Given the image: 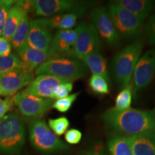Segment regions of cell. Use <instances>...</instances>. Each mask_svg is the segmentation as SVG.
I'll use <instances>...</instances> for the list:
<instances>
[{"mask_svg":"<svg viewBox=\"0 0 155 155\" xmlns=\"http://www.w3.org/2000/svg\"><path fill=\"white\" fill-rule=\"evenodd\" d=\"M145 32L148 43L155 47V13L150 17L145 25Z\"/></svg>","mask_w":155,"mask_h":155,"instance_id":"cell-30","label":"cell"},{"mask_svg":"<svg viewBox=\"0 0 155 155\" xmlns=\"http://www.w3.org/2000/svg\"><path fill=\"white\" fill-rule=\"evenodd\" d=\"M21 68H27L16 54L12 53L5 57H0V76L14 70Z\"/></svg>","mask_w":155,"mask_h":155,"instance_id":"cell-25","label":"cell"},{"mask_svg":"<svg viewBox=\"0 0 155 155\" xmlns=\"http://www.w3.org/2000/svg\"><path fill=\"white\" fill-rule=\"evenodd\" d=\"M155 75V50L145 53L137 62L133 73V95L147 88Z\"/></svg>","mask_w":155,"mask_h":155,"instance_id":"cell-11","label":"cell"},{"mask_svg":"<svg viewBox=\"0 0 155 155\" xmlns=\"http://www.w3.org/2000/svg\"><path fill=\"white\" fill-rule=\"evenodd\" d=\"M65 82L70 81L62 80L53 75H39L26 87L25 91L39 97L50 98L56 88Z\"/></svg>","mask_w":155,"mask_h":155,"instance_id":"cell-15","label":"cell"},{"mask_svg":"<svg viewBox=\"0 0 155 155\" xmlns=\"http://www.w3.org/2000/svg\"><path fill=\"white\" fill-rule=\"evenodd\" d=\"M112 2L144 21L154 7V2L150 0H117Z\"/></svg>","mask_w":155,"mask_h":155,"instance_id":"cell-17","label":"cell"},{"mask_svg":"<svg viewBox=\"0 0 155 155\" xmlns=\"http://www.w3.org/2000/svg\"><path fill=\"white\" fill-rule=\"evenodd\" d=\"M32 10L36 15L41 17H51L53 15L74 13L83 15L94 3L75 0H32Z\"/></svg>","mask_w":155,"mask_h":155,"instance_id":"cell-6","label":"cell"},{"mask_svg":"<svg viewBox=\"0 0 155 155\" xmlns=\"http://www.w3.org/2000/svg\"><path fill=\"white\" fill-rule=\"evenodd\" d=\"M26 14H28V12L22 7L17 4L13 5L7 14L2 37L10 42L21 20Z\"/></svg>","mask_w":155,"mask_h":155,"instance_id":"cell-18","label":"cell"},{"mask_svg":"<svg viewBox=\"0 0 155 155\" xmlns=\"http://www.w3.org/2000/svg\"><path fill=\"white\" fill-rule=\"evenodd\" d=\"M15 4H10V5L0 6V38L2 35L4 26H5V20L6 18H7V14H8L11 7L13 5H15Z\"/></svg>","mask_w":155,"mask_h":155,"instance_id":"cell-33","label":"cell"},{"mask_svg":"<svg viewBox=\"0 0 155 155\" xmlns=\"http://www.w3.org/2000/svg\"><path fill=\"white\" fill-rule=\"evenodd\" d=\"M81 61L90 70L92 75L104 77L109 82L110 79L107 64L105 58L100 53H93L85 56L81 58Z\"/></svg>","mask_w":155,"mask_h":155,"instance_id":"cell-21","label":"cell"},{"mask_svg":"<svg viewBox=\"0 0 155 155\" xmlns=\"http://www.w3.org/2000/svg\"><path fill=\"white\" fill-rule=\"evenodd\" d=\"M0 95H1V91H0Z\"/></svg>","mask_w":155,"mask_h":155,"instance_id":"cell-37","label":"cell"},{"mask_svg":"<svg viewBox=\"0 0 155 155\" xmlns=\"http://www.w3.org/2000/svg\"><path fill=\"white\" fill-rule=\"evenodd\" d=\"M133 97V85L129 83L125 88H124L116 96L115 105L113 107L116 111H125L131 108Z\"/></svg>","mask_w":155,"mask_h":155,"instance_id":"cell-24","label":"cell"},{"mask_svg":"<svg viewBox=\"0 0 155 155\" xmlns=\"http://www.w3.org/2000/svg\"><path fill=\"white\" fill-rule=\"evenodd\" d=\"M15 105L19 113L30 119H41L53 106L51 98H45L31 94L22 90L12 96Z\"/></svg>","mask_w":155,"mask_h":155,"instance_id":"cell-8","label":"cell"},{"mask_svg":"<svg viewBox=\"0 0 155 155\" xmlns=\"http://www.w3.org/2000/svg\"><path fill=\"white\" fill-rule=\"evenodd\" d=\"M77 36L73 52V58L81 60L85 56L99 53L101 40L91 23H81L77 27Z\"/></svg>","mask_w":155,"mask_h":155,"instance_id":"cell-9","label":"cell"},{"mask_svg":"<svg viewBox=\"0 0 155 155\" xmlns=\"http://www.w3.org/2000/svg\"><path fill=\"white\" fill-rule=\"evenodd\" d=\"M91 24L96 28L98 35L106 44L114 48L120 45V37L116 31L108 13L105 7H97L93 9L91 14Z\"/></svg>","mask_w":155,"mask_h":155,"instance_id":"cell-10","label":"cell"},{"mask_svg":"<svg viewBox=\"0 0 155 155\" xmlns=\"http://www.w3.org/2000/svg\"><path fill=\"white\" fill-rule=\"evenodd\" d=\"M53 40L51 30L45 26L40 19H33L30 22V29L26 44L33 49L48 53Z\"/></svg>","mask_w":155,"mask_h":155,"instance_id":"cell-14","label":"cell"},{"mask_svg":"<svg viewBox=\"0 0 155 155\" xmlns=\"http://www.w3.org/2000/svg\"><path fill=\"white\" fill-rule=\"evenodd\" d=\"M144 48V40L138 38L116 54L112 62V74L117 86L123 89L129 84Z\"/></svg>","mask_w":155,"mask_h":155,"instance_id":"cell-3","label":"cell"},{"mask_svg":"<svg viewBox=\"0 0 155 155\" xmlns=\"http://www.w3.org/2000/svg\"><path fill=\"white\" fill-rule=\"evenodd\" d=\"M133 155H155V135L129 137Z\"/></svg>","mask_w":155,"mask_h":155,"instance_id":"cell-20","label":"cell"},{"mask_svg":"<svg viewBox=\"0 0 155 155\" xmlns=\"http://www.w3.org/2000/svg\"><path fill=\"white\" fill-rule=\"evenodd\" d=\"M102 119L106 124L125 137L155 135L154 112L131 108L120 111L111 108L103 114Z\"/></svg>","mask_w":155,"mask_h":155,"instance_id":"cell-1","label":"cell"},{"mask_svg":"<svg viewBox=\"0 0 155 155\" xmlns=\"http://www.w3.org/2000/svg\"><path fill=\"white\" fill-rule=\"evenodd\" d=\"M111 155H133L129 138L125 136H114L108 142Z\"/></svg>","mask_w":155,"mask_h":155,"instance_id":"cell-22","label":"cell"},{"mask_svg":"<svg viewBox=\"0 0 155 155\" xmlns=\"http://www.w3.org/2000/svg\"><path fill=\"white\" fill-rule=\"evenodd\" d=\"M12 45L10 42L2 37L0 38V57H5L10 55L12 52Z\"/></svg>","mask_w":155,"mask_h":155,"instance_id":"cell-34","label":"cell"},{"mask_svg":"<svg viewBox=\"0 0 155 155\" xmlns=\"http://www.w3.org/2000/svg\"><path fill=\"white\" fill-rule=\"evenodd\" d=\"M36 74L53 75L62 80L73 82L86 75L87 67L81 60L73 58H57L48 60L40 65Z\"/></svg>","mask_w":155,"mask_h":155,"instance_id":"cell-5","label":"cell"},{"mask_svg":"<svg viewBox=\"0 0 155 155\" xmlns=\"http://www.w3.org/2000/svg\"><path fill=\"white\" fill-rule=\"evenodd\" d=\"M30 22L28 15L26 14L23 17L18 28H17L15 34L11 39L10 43L12 48H14L16 51L22 47L23 45L26 43L29 29H30Z\"/></svg>","mask_w":155,"mask_h":155,"instance_id":"cell-23","label":"cell"},{"mask_svg":"<svg viewBox=\"0 0 155 155\" xmlns=\"http://www.w3.org/2000/svg\"><path fill=\"white\" fill-rule=\"evenodd\" d=\"M16 1H13V0H0V6L10 5V4H15Z\"/></svg>","mask_w":155,"mask_h":155,"instance_id":"cell-35","label":"cell"},{"mask_svg":"<svg viewBox=\"0 0 155 155\" xmlns=\"http://www.w3.org/2000/svg\"><path fill=\"white\" fill-rule=\"evenodd\" d=\"M15 104L12 96L7 97L5 99L0 98V120L3 119L7 113L11 111L14 107Z\"/></svg>","mask_w":155,"mask_h":155,"instance_id":"cell-31","label":"cell"},{"mask_svg":"<svg viewBox=\"0 0 155 155\" xmlns=\"http://www.w3.org/2000/svg\"><path fill=\"white\" fill-rule=\"evenodd\" d=\"M73 88V82H65L64 83H62V84L59 85L56 88L55 91L53 92V94L50 98L52 100H58L65 98V97H67L68 96H69V94L72 91Z\"/></svg>","mask_w":155,"mask_h":155,"instance_id":"cell-29","label":"cell"},{"mask_svg":"<svg viewBox=\"0 0 155 155\" xmlns=\"http://www.w3.org/2000/svg\"><path fill=\"white\" fill-rule=\"evenodd\" d=\"M89 87L93 92L98 95H107L110 93L109 82L104 77L92 75L89 79Z\"/></svg>","mask_w":155,"mask_h":155,"instance_id":"cell-26","label":"cell"},{"mask_svg":"<svg viewBox=\"0 0 155 155\" xmlns=\"http://www.w3.org/2000/svg\"><path fill=\"white\" fill-rule=\"evenodd\" d=\"M107 9L120 38L132 40L140 35L144 20L113 2Z\"/></svg>","mask_w":155,"mask_h":155,"instance_id":"cell-7","label":"cell"},{"mask_svg":"<svg viewBox=\"0 0 155 155\" xmlns=\"http://www.w3.org/2000/svg\"><path fill=\"white\" fill-rule=\"evenodd\" d=\"M48 124H49L50 129L56 136H61L65 134L67 129H68L70 122L65 116H61L56 119H49Z\"/></svg>","mask_w":155,"mask_h":155,"instance_id":"cell-27","label":"cell"},{"mask_svg":"<svg viewBox=\"0 0 155 155\" xmlns=\"http://www.w3.org/2000/svg\"><path fill=\"white\" fill-rule=\"evenodd\" d=\"M29 139L35 150L45 154L68 150V146L58 138L42 119L30 120Z\"/></svg>","mask_w":155,"mask_h":155,"instance_id":"cell-4","label":"cell"},{"mask_svg":"<svg viewBox=\"0 0 155 155\" xmlns=\"http://www.w3.org/2000/svg\"><path fill=\"white\" fill-rule=\"evenodd\" d=\"M79 94H80V92L75 93V94H71L63 98L56 100L53 103L52 108H55V109L59 112H61V113H66L72 107L73 103L76 101Z\"/></svg>","mask_w":155,"mask_h":155,"instance_id":"cell-28","label":"cell"},{"mask_svg":"<svg viewBox=\"0 0 155 155\" xmlns=\"http://www.w3.org/2000/svg\"><path fill=\"white\" fill-rule=\"evenodd\" d=\"M26 130L24 120L17 112L0 120V155H19L24 148Z\"/></svg>","mask_w":155,"mask_h":155,"instance_id":"cell-2","label":"cell"},{"mask_svg":"<svg viewBox=\"0 0 155 155\" xmlns=\"http://www.w3.org/2000/svg\"><path fill=\"white\" fill-rule=\"evenodd\" d=\"M17 56L20 61L22 62L25 66L31 71L37 69L40 65L50 59L48 53L33 49L26 43L17 50Z\"/></svg>","mask_w":155,"mask_h":155,"instance_id":"cell-16","label":"cell"},{"mask_svg":"<svg viewBox=\"0 0 155 155\" xmlns=\"http://www.w3.org/2000/svg\"><path fill=\"white\" fill-rule=\"evenodd\" d=\"M82 139V133L78 129H71L67 131L65 135V139L71 144H76L80 142Z\"/></svg>","mask_w":155,"mask_h":155,"instance_id":"cell-32","label":"cell"},{"mask_svg":"<svg viewBox=\"0 0 155 155\" xmlns=\"http://www.w3.org/2000/svg\"><path fill=\"white\" fill-rule=\"evenodd\" d=\"M86 155H102L101 153L100 150L99 151H94V152H89L88 154H86Z\"/></svg>","mask_w":155,"mask_h":155,"instance_id":"cell-36","label":"cell"},{"mask_svg":"<svg viewBox=\"0 0 155 155\" xmlns=\"http://www.w3.org/2000/svg\"><path fill=\"white\" fill-rule=\"evenodd\" d=\"M77 36V28L58 30L53 37L50 50V59L57 58H72Z\"/></svg>","mask_w":155,"mask_h":155,"instance_id":"cell-13","label":"cell"},{"mask_svg":"<svg viewBox=\"0 0 155 155\" xmlns=\"http://www.w3.org/2000/svg\"><path fill=\"white\" fill-rule=\"evenodd\" d=\"M78 15L74 13L56 15L53 16L40 18V21L48 28L58 29L59 30H71L77 22Z\"/></svg>","mask_w":155,"mask_h":155,"instance_id":"cell-19","label":"cell"},{"mask_svg":"<svg viewBox=\"0 0 155 155\" xmlns=\"http://www.w3.org/2000/svg\"><path fill=\"white\" fill-rule=\"evenodd\" d=\"M34 80L33 71L17 69L0 76V91L5 96H13Z\"/></svg>","mask_w":155,"mask_h":155,"instance_id":"cell-12","label":"cell"}]
</instances>
